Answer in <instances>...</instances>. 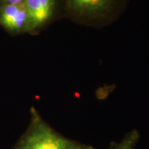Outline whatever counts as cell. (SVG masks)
Returning a JSON list of instances; mask_svg holds the SVG:
<instances>
[{
	"label": "cell",
	"mask_w": 149,
	"mask_h": 149,
	"mask_svg": "<svg viewBox=\"0 0 149 149\" xmlns=\"http://www.w3.org/2000/svg\"><path fill=\"white\" fill-rule=\"evenodd\" d=\"M25 0H0V4H18L23 3Z\"/></svg>",
	"instance_id": "6"
},
{
	"label": "cell",
	"mask_w": 149,
	"mask_h": 149,
	"mask_svg": "<svg viewBox=\"0 0 149 149\" xmlns=\"http://www.w3.org/2000/svg\"><path fill=\"white\" fill-rule=\"evenodd\" d=\"M128 0H64L65 18L85 27L101 28L115 21Z\"/></svg>",
	"instance_id": "2"
},
{
	"label": "cell",
	"mask_w": 149,
	"mask_h": 149,
	"mask_svg": "<svg viewBox=\"0 0 149 149\" xmlns=\"http://www.w3.org/2000/svg\"><path fill=\"white\" fill-rule=\"evenodd\" d=\"M31 22V35H37L65 18L64 0H25Z\"/></svg>",
	"instance_id": "3"
},
{
	"label": "cell",
	"mask_w": 149,
	"mask_h": 149,
	"mask_svg": "<svg viewBox=\"0 0 149 149\" xmlns=\"http://www.w3.org/2000/svg\"><path fill=\"white\" fill-rule=\"evenodd\" d=\"M140 134L137 130L127 133L118 142H113L108 149H134L139 143Z\"/></svg>",
	"instance_id": "5"
},
{
	"label": "cell",
	"mask_w": 149,
	"mask_h": 149,
	"mask_svg": "<svg viewBox=\"0 0 149 149\" xmlns=\"http://www.w3.org/2000/svg\"><path fill=\"white\" fill-rule=\"evenodd\" d=\"M0 27L13 37L31 35V22L24 3L0 4Z\"/></svg>",
	"instance_id": "4"
},
{
	"label": "cell",
	"mask_w": 149,
	"mask_h": 149,
	"mask_svg": "<svg viewBox=\"0 0 149 149\" xmlns=\"http://www.w3.org/2000/svg\"><path fill=\"white\" fill-rule=\"evenodd\" d=\"M29 112L28 125L13 149H96L57 132L35 107H31Z\"/></svg>",
	"instance_id": "1"
}]
</instances>
